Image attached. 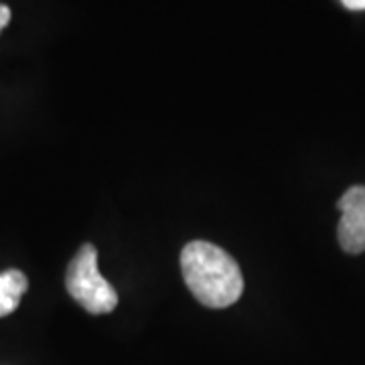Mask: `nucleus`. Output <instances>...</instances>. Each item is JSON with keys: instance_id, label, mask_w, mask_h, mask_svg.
<instances>
[{"instance_id": "nucleus-2", "label": "nucleus", "mask_w": 365, "mask_h": 365, "mask_svg": "<svg viewBox=\"0 0 365 365\" xmlns=\"http://www.w3.org/2000/svg\"><path fill=\"white\" fill-rule=\"evenodd\" d=\"M66 288L71 299L90 314H108L118 307V292L98 268V250L83 244L71 258L66 272Z\"/></svg>"}, {"instance_id": "nucleus-5", "label": "nucleus", "mask_w": 365, "mask_h": 365, "mask_svg": "<svg viewBox=\"0 0 365 365\" xmlns=\"http://www.w3.org/2000/svg\"><path fill=\"white\" fill-rule=\"evenodd\" d=\"M11 23V9L6 4H0V31Z\"/></svg>"}, {"instance_id": "nucleus-6", "label": "nucleus", "mask_w": 365, "mask_h": 365, "mask_svg": "<svg viewBox=\"0 0 365 365\" xmlns=\"http://www.w3.org/2000/svg\"><path fill=\"white\" fill-rule=\"evenodd\" d=\"M341 2L349 11H365V0H341Z\"/></svg>"}, {"instance_id": "nucleus-4", "label": "nucleus", "mask_w": 365, "mask_h": 365, "mask_svg": "<svg viewBox=\"0 0 365 365\" xmlns=\"http://www.w3.org/2000/svg\"><path fill=\"white\" fill-rule=\"evenodd\" d=\"M29 288V278L21 270L0 272V317L14 313L21 304V299Z\"/></svg>"}, {"instance_id": "nucleus-3", "label": "nucleus", "mask_w": 365, "mask_h": 365, "mask_svg": "<svg viewBox=\"0 0 365 365\" xmlns=\"http://www.w3.org/2000/svg\"><path fill=\"white\" fill-rule=\"evenodd\" d=\"M341 222L337 227L339 246L347 254L365 252V187L355 185L337 201Z\"/></svg>"}, {"instance_id": "nucleus-1", "label": "nucleus", "mask_w": 365, "mask_h": 365, "mask_svg": "<svg viewBox=\"0 0 365 365\" xmlns=\"http://www.w3.org/2000/svg\"><path fill=\"white\" fill-rule=\"evenodd\" d=\"M181 270L191 294L209 309L232 307L244 292L237 262L211 242H189L181 252Z\"/></svg>"}]
</instances>
